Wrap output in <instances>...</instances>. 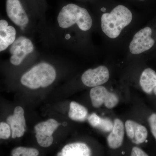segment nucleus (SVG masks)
<instances>
[{"mask_svg": "<svg viewBox=\"0 0 156 156\" xmlns=\"http://www.w3.org/2000/svg\"><path fill=\"white\" fill-rule=\"evenodd\" d=\"M132 14L126 6L119 5L111 13H105L101 18L102 31L111 39L119 36L123 29L131 23Z\"/></svg>", "mask_w": 156, "mask_h": 156, "instance_id": "1", "label": "nucleus"}, {"mask_svg": "<svg viewBox=\"0 0 156 156\" xmlns=\"http://www.w3.org/2000/svg\"><path fill=\"white\" fill-rule=\"evenodd\" d=\"M58 25L68 28L76 23L81 30L87 31L92 26V20L88 11L75 4H69L62 9L57 17Z\"/></svg>", "mask_w": 156, "mask_h": 156, "instance_id": "2", "label": "nucleus"}, {"mask_svg": "<svg viewBox=\"0 0 156 156\" xmlns=\"http://www.w3.org/2000/svg\"><path fill=\"white\" fill-rule=\"evenodd\" d=\"M56 72L54 68L46 62H41L34 66L23 75L20 82L30 89L45 88L55 80Z\"/></svg>", "mask_w": 156, "mask_h": 156, "instance_id": "3", "label": "nucleus"}, {"mask_svg": "<svg viewBox=\"0 0 156 156\" xmlns=\"http://www.w3.org/2000/svg\"><path fill=\"white\" fill-rule=\"evenodd\" d=\"M34 50L32 42L30 39L21 36L15 39L10 49L12 54L10 61L12 64L18 66L21 64L27 55Z\"/></svg>", "mask_w": 156, "mask_h": 156, "instance_id": "4", "label": "nucleus"}, {"mask_svg": "<svg viewBox=\"0 0 156 156\" xmlns=\"http://www.w3.org/2000/svg\"><path fill=\"white\" fill-rule=\"evenodd\" d=\"M151 35L152 30L149 27H146L137 32L129 45L131 53L139 54L150 50L155 43Z\"/></svg>", "mask_w": 156, "mask_h": 156, "instance_id": "5", "label": "nucleus"}, {"mask_svg": "<svg viewBox=\"0 0 156 156\" xmlns=\"http://www.w3.org/2000/svg\"><path fill=\"white\" fill-rule=\"evenodd\" d=\"M92 105L98 108L103 104L108 108H113L119 103V98L115 94L109 92L105 87L99 86L93 87L90 92Z\"/></svg>", "mask_w": 156, "mask_h": 156, "instance_id": "6", "label": "nucleus"}, {"mask_svg": "<svg viewBox=\"0 0 156 156\" xmlns=\"http://www.w3.org/2000/svg\"><path fill=\"white\" fill-rule=\"evenodd\" d=\"M109 77L108 69L102 66L94 69L87 70L82 75V81L87 87H95L106 83Z\"/></svg>", "mask_w": 156, "mask_h": 156, "instance_id": "7", "label": "nucleus"}, {"mask_svg": "<svg viewBox=\"0 0 156 156\" xmlns=\"http://www.w3.org/2000/svg\"><path fill=\"white\" fill-rule=\"evenodd\" d=\"M6 9L8 17L16 25L23 27L28 23V16L20 0H6Z\"/></svg>", "mask_w": 156, "mask_h": 156, "instance_id": "8", "label": "nucleus"}, {"mask_svg": "<svg viewBox=\"0 0 156 156\" xmlns=\"http://www.w3.org/2000/svg\"><path fill=\"white\" fill-rule=\"evenodd\" d=\"M24 112L21 107L17 106L14 109V115L9 116L7 119V122L12 131L13 138L23 136L26 131V125L24 118Z\"/></svg>", "mask_w": 156, "mask_h": 156, "instance_id": "9", "label": "nucleus"}, {"mask_svg": "<svg viewBox=\"0 0 156 156\" xmlns=\"http://www.w3.org/2000/svg\"><path fill=\"white\" fill-rule=\"evenodd\" d=\"M15 29L5 20H0V52L5 50L16 39Z\"/></svg>", "mask_w": 156, "mask_h": 156, "instance_id": "10", "label": "nucleus"}, {"mask_svg": "<svg viewBox=\"0 0 156 156\" xmlns=\"http://www.w3.org/2000/svg\"><path fill=\"white\" fill-rule=\"evenodd\" d=\"M125 134L123 122L119 119L115 120L113 128L107 137L109 146L112 149H117L122 144Z\"/></svg>", "mask_w": 156, "mask_h": 156, "instance_id": "11", "label": "nucleus"}, {"mask_svg": "<svg viewBox=\"0 0 156 156\" xmlns=\"http://www.w3.org/2000/svg\"><path fill=\"white\" fill-rule=\"evenodd\" d=\"M91 151L89 147L83 143L77 142L67 144L62 149L57 156H89Z\"/></svg>", "mask_w": 156, "mask_h": 156, "instance_id": "12", "label": "nucleus"}, {"mask_svg": "<svg viewBox=\"0 0 156 156\" xmlns=\"http://www.w3.org/2000/svg\"><path fill=\"white\" fill-rule=\"evenodd\" d=\"M140 84L143 90L146 93H151L156 86L155 72L151 68L144 69L140 76Z\"/></svg>", "mask_w": 156, "mask_h": 156, "instance_id": "13", "label": "nucleus"}, {"mask_svg": "<svg viewBox=\"0 0 156 156\" xmlns=\"http://www.w3.org/2000/svg\"><path fill=\"white\" fill-rule=\"evenodd\" d=\"M56 120L50 119L46 122H42L37 124L34 127L36 134H42L45 136H52L53 132L58 128L59 125Z\"/></svg>", "mask_w": 156, "mask_h": 156, "instance_id": "14", "label": "nucleus"}, {"mask_svg": "<svg viewBox=\"0 0 156 156\" xmlns=\"http://www.w3.org/2000/svg\"><path fill=\"white\" fill-rule=\"evenodd\" d=\"M88 110L85 107L75 101L70 104L69 117L74 121L83 122L88 118Z\"/></svg>", "mask_w": 156, "mask_h": 156, "instance_id": "15", "label": "nucleus"}, {"mask_svg": "<svg viewBox=\"0 0 156 156\" xmlns=\"http://www.w3.org/2000/svg\"><path fill=\"white\" fill-rule=\"evenodd\" d=\"M134 137L132 142L136 144H140L145 141L147 136V131L144 126L133 121Z\"/></svg>", "mask_w": 156, "mask_h": 156, "instance_id": "16", "label": "nucleus"}, {"mask_svg": "<svg viewBox=\"0 0 156 156\" xmlns=\"http://www.w3.org/2000/svg\"><path fill=\"white\" fill-rule=\"evenodd\" d=\"M39 154V151L36 149L23 147L15 148L11 152L13 156H37Z\"/></svg>", "mask_w": 156, "mask_h": 156, "instance_id": "17", "label": "nucleus"}, {"mask_svg": "<svg viewBox=\"0 0 156 156\" xmlns=\"http://www.w3.org/2000/svg\"><path fill=\"white\" fill-rule=\"evenodd\" d=\"M36 137L37 142L42 147H48L52 145L53 141V136H48L42 134H36Z\"/></svg>", "mask_w": 156, "mask_h": 156, "instance_id": "18", "label": "nucleus"}, {"mask_svg": "<svg viewBox=\"0 0 156 156\" xmlns=\"http://www.w3.org/2000/svg\"><path fill=\"white\" fill-rule=\"evenodd\" d=\"M114 123L108 118H101L100 123L97 128L105 132L111 131L113 128Z\"/></svg>", "mask_w": 156, "mask_h": 156, "instance_id": "19", "label": "nucleus"}, {"mask_svg": "<svg viewBox=\"0 0 156 156\" xmlns=\"http://www.w3.org/2000/svg\"><path fill=\"white\" fill-rule=\"evenodd\" d=\"M11 134V128L9 124L5 122L0 123V139H9Z\"/></svg>", "mask_w": 156, "mask_h": 156, "instance_id": "20", "label": "nucleus"}, {"mask_svg": "<svg viewBox=\"0 0 156 156\" xmlns=\"http://www.w3.org/2000/svg\"><path fill=\"white\" fill-rule=\"evenodd\" d=\"M101 118L95 113H93L89 115L87 119L91 126L94 128H97L100 123Z\"/></svg>", "mask_w": 156, "mask_h": 156, "instance_id": "21", "label": "nucleus"}, {"mask_svg": "<svg viewBox=\"0 0 156 156\" xmlns=\"http://www.w3.org/2000/svg\"><path fill=\"white\" fill-rule=\"evenodd\" d=\"M151 131L156 139V114H152L148 119Z\"/></svg>", "mask_w": 156, "mask_h": 156, "instance_id": "22", "label": "nucleus"}, {"mask_svg": "<svg viewBox=\"0 0 156 156\" xmlns=\"http://www.w3.org/2000/svg\"><path fill=\"white\" fill-rule=\"evenodd\" d=\"M131 156H148V155L144 152L141 149L137 147H134L132 149Z\"/></svg>", "mask_w": 156, "mask_h": 156, "instance_id": "23", "label": "nucleus"}, {"mask_svg": "<svg viewBox=\"0 0 156 156\" xmlns=\"http://www.w3.org/2000/svg\"><path fill=\"white\" fill-rule=\"evenodd\" d=\"M154 92L155 94L156 95V86L155 87V88L154 89Z\"/></svg>", "mask_w": 156, "mask_h": 156, "instance_id": "24", "label": "nucleus"}, {"mask_svg": "<svg viewBox=\"0 0 156 156\" xmlns=\"http://www.w3.org/2000/svg\"><path fill=\"white\" fill-rule=\"evenodd\" d=\"M122 154H125V153H124V152H122Z\"/></svg>", "mask_w": 156, "mask_h": 156, "instance_id": "25", "label": "nucleus"}, {"mask_svg": "<svg viewBox=\"0 0 156 156\" xmlns=\"http://www.w3.org/2000/svg\"><path fill=\"white\" fill-rule=\"evenodd\" d=\"M140 1H144V0H140Z\"/></svg>", "mask_w": 156, "mask_h": 156, "instance_id": "26", "label": "nucleus"}]
</instances>
